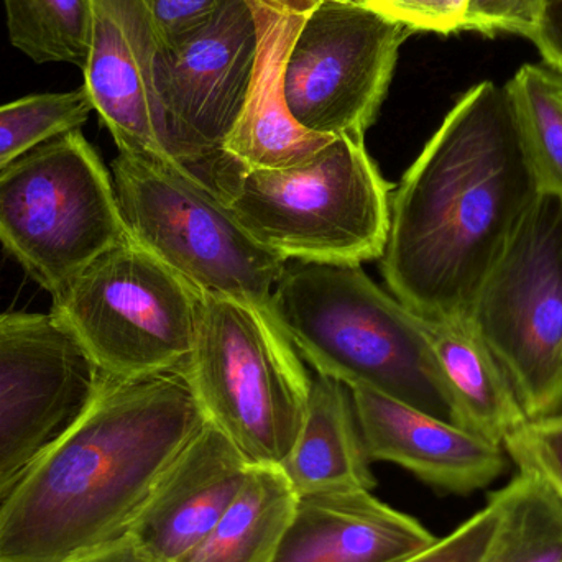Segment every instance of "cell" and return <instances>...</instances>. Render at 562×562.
Listing matches in <instances>:
<instances>
[{
	"instance_id": "11",
	"label": "cell",
	"mask_w": 562,
	"mask_h": 562,
	"mask_svg": "<svg viewBox=\"0 0 562 562\" xmlns=\"http://www.w3.org/2000/svg\"><path fill=\"white\" fill-rule=\"evenodd\" d=\"M257 58V26L247 0H220L200 30L158 48L157 91L165 148L200 178L243 115Z\"/></svg>"
},
{
	"instance_id": "25",
	"label": "cell",
	"mask_w": 562,
	"mask_h": 562,
	"mask_svg": "<svg viewBox=\"0 0 562 562\" xmlns=\"http://www.w3.org/2000/svg\"><path fill=\"white\" fill-rule=\"evenodd\" d=\"M518 472L537 475L562 501V413L528 419L504 445Z\"/></svg>"
},
{
	"instance_id": "32",
	"label": "cell",
	"mask_w": 562,
	"mask_h": 562,
	"mask_svg": "<svg viewBox=\"0 0 562 562\" xmlns=\"http://www.w3.org/2000/svg\"><path fill=\"white\" fill-rule=\"evenodd\" d=\"M562 412V362L560 370V379H558L557 392H554V413Z\"/></svg>"
},
{
	"instance_id": "28",
	"label": "cell",
	"mask_w": 562,
	"mask_h": 562,
	"mask_svg": "<svg viewBox=\"0 0 562 562\" xmlns=\"http://www.w3.org/2000/svg\"><path fill=\"white\" fill-rule=\"evenodd\" d=\"M468 2L469 0H367V5L403 23L412 32L449 35L462 30Z\"/></svg>"
},
{
	"instance_id": "13",
	"label": "cell",
	"mask_w": 562,
	"mask_h": 562,
	"mask_svg": "<svg viewBox=\"0 0 562 562\" xmlns=\"http://www.w3.org/2000/svg\"><path fill=\"white\" fill-rule=\"evenodd\" d=\"M158 48L154 23L142 0H94L82 88L111 132L119 154L180 167L165 148L157 91Z\"/></svg>"
},
{
	"instance_id": "15",
	"label": "cell",
	"mask_w": 562,
	"mask_h": 562,
	"mask_svg": "<svg viewBox=\"0 0 562 562\" xmlns=\"http://www.w3.org/2000/svg\"><path fill=\"white\" fill-rule=\"evenodd\" d=\"M252 464L207 422L165 472L127 531L148 553L180 562L216 527Z\"/></svg>"
},
{
	"instance_id": "22",
	"label": "cell",
	"mask_w": 562,
	"mask_h": 562,
	"mask_svg": "<svg viewBox=\"0 0 562 562\" xmlns=\"http://www.w3.org/2000/svg\"><path fill=\"white\" fill-rule=\"evenodd\" d=\"M504 510L482 562H562V501L537 475L518 472L501 488Z\"/></svg>"
},
{
	"instance_id": "9",
	"label": "cell",
	"mask_w": 562,
	"mask_h": 562,
	"mask_svg": "<svg viewBox=\"0 0 562 562\" xmlns=\"http://www.w3.org/2000/svg\"><path fill=\"white\" fill-rule=\"evenodd\" d=\"M528 418L557 415L562 362V201L538 194L468 314Z\"/></svg>"
},
{
	"instance_id": "14",
	"label": "cell",
	"mask_w": 562,
	"mask_h": 562,
	"mask_svg": "<svg viewBox=\"0 0 562 562\" xmlns=\"http://www.w3.org/2000/svg\"><path fill=\"white\" fill-rule=\"evenodd\" d=\"M370 461L392 462L449 494L491 485L507 465L502 446L369 389H349Z\"/></svg>"
},
{
	"instance_id": "23",
	"label": "cell",
	"mask_w": 562,
	"mask_h": 562,
	"mask_svg": "<svg viewBox=\"0 0 562 562\" xmlns=\"http://www.w3.org/2000/svg\"><path fill=\"white\" fill-rule=\"evenodd\" d=\"M13 48L36 65L82 69L91 46L94 0H2Z\"/></svg>"
},
{
	"instance_id": "19",
	"label": "cell",
	"mask_w": 562,
	"mask_h": 562,
	"mask_svg": "<svg viewBox=\"0 0 562 562\" xmlns=\"http://www.w3.org/2000/svg\"><path fill=\"white\" fill-rule=\"evenodd\" d=\"M344 383L317 375L293 451L281 471L297 495L329 491H373L375 477Z\"/></svg>"
},
{
	"instance_id": "10",
	"label": "cell",
	"mask_w": 562,
	"mask_h": 562,
	"mask_svg": "<svg viewBox=\"0 0 562 562\" xmlns=\"http://www.w3.org/2000/svg\"><path fill=\"white\" fill-rule=\"evenodd\" d=\"M412 30L357 0H317L284 66L294 121L317 135L363 140Z\"/></svg>"
},
{
	"instance_id": "16",
	"label": "cell",
	"mask_w": 562,
	"mask_h": 562,
	"mask_svg": "<svg viewBox=\"0 0 562 562\" xmlns=\"http://www.w3.org/2000/svg\"><path fill=\"white\" fill-rule=\"evenodd\" d=\"M257 26V58L243 115L224 155L246 168L283 170L316 157L337 137L301 127L284 98L291 43L317 0H247Z\"/></svg>"
},
{
	"instance_id": "20",
	"label": "cell",
	"mask_w": 562,
	"mask_h": 562,
	"mask_svg": "<svg viewBox=\"0 0 562 562\" xmlns=\"http://www.w3.org/2000/svg\"><path fill=\"white\" fill-rule=\"evenodd\" d=\"M296 498L281 468L252 465L216 527L180 562H273Z\"/></svg>"
},
{
	"instance_id": "7",
	"label": "cell",
	"mask_w": 562,
	"mask_h": 562,
	"mask_svg": "<svg viewBox=\"0 0 562 562\" xmlns=\"http://www.w3.org/2000/svg\"><path fill=\"white\" fill-rule=\"evenodd\" d=\"M127 236L112 175L81 128L0 175V246L52 296Z\"/></svg>"
},
{
	"instance_id": "24",
	"label": "cell",
	"mask_w": 562,
	"mask_h": 562,
	"mask_svg": "<svg viewBox=\"0 0 562 562\" xmlns=\"http://www.w3.org/2000/svg\"><path fill=\"white\" fill-rule=\"evenodd\" d=\"M92 111L85 88L30 94L0 105V175L36 145L81 128Z\"/></svg>"
},
{
	"instance_id": "12",
	"label": "cell",
	"mask_w": 562,
	"mask_h": 562,
	"mask_svg": "<svg viewBox=\"0 0 562 562\" xmlns=\"http://www.w3.org/2000/svg\"><path fill=\"white\" fill-rule=\"evenodd\" d=\"M101 380L52 313H0V498L85 412Z\"/></svg>"
},
{
	"instance_id": "5",
	"label": "cell",
	"mask_w": 562,
	"mask_h": 562,
	"mask_svg": "<svg viewBox=\"0 0 562 562\" xmlns=\"http://www.w3.org/2000/svg\"><path fill=\"white\" fill-rule=\"evenodd\" d=\"M187 373L207 422L250 464L286 462L313 379L270 307L203 294Z\"/></svg>"
},
{
	"instance_id": "21",
	"label": "cell",
	"mask_w": 562,
	"mask_h": 562,
	"mask_svg": "<svg viewBox=\"0 0 562 562\" xmlns=\"http://www.w3.org/2000/svg\"><path fill=\"white\" fill-rule=\"evenodd\" d=\"M538 191L562 201V75L525 65L504 86Z\"/></svg>"
},
{
	"instance_id": "33",
	"label": "cell",
	"mask_w": 562,
	"mask_h": 562,
	"mask_svg": "<svg viewBox=\"0 0 562 562\" xmlns=\"http://www.w3.org/2000/svg\"><path fill=\"white\" fill-rule=\"evenodd\" d=\"M360 2L367 3V0H360Z\"/></svg>"
},
{
	"instance_id": "2",
	"label": "cell",
	"mask_w": 562,
	"mask_h": 562,
	"mask_svg": "<svg viewBox=\"0 0 562 562\" xmlns=\"http://www.w3.org/2000/svg\"><path fill=\"white\" fill-rule=\"evenodd\" d=\"M206 423L187 370L102 375L85 412L0 498V562H71L124 537Z\"/></svg>"
},
{
	"instance_id": "17",
	"label": "cell",
	"mask_w": 562,
	"mask_h": 562,
	"mask_svg": "<svg viewBox=\"0 0 562 562\" xmlns=\"http://www.w3.org/2000/svg\"><path fill=\"white\" fill-rule=\"evenodd\" d=\"M438 541L370 491L297 495L273 562H405Z\"/></svg>"
},
{
	"instance_id": "26",
	"label": "cell",
	"mask_w": 562,
	"mask_h": 562,
	"mask_svg": "<svg viewBox=\"0 0 562 562\" xmlns=\"http://www.w3.org/2000/svg\"><path fill=\"white\" fill-rule=\"evenodd\" d=\"M504 502L501 491L494 492L488 504L469 518L449 537L436 541L431 548L405 562H482L501 524Z\"/></svg>"
},
{
	"instance_id": "34",
	"label": "cell",
	"mask_w": 562,
	"mask_h": 562,
	"mask_svg": "<svg viewBox=\"0 0 562 562\" xmlns=\"http://www.w3.org/2000/svg\"><path fill=\"white\" fill-rule=\"evenodd\" d=\"M357 2H360V0H357Z\"/></svg>"
},
{
	"instance_id": "1",
	"label": "cell",
	"mask_w": 562,
	"mask_h": 562,
	"mask_svg": "<svg viewBox=\"0 0 562 562\" xmlns=\"http://www.w3.org/2000/svg\"><path fill=\"white\" fill-rule=\"evenodd\" d=\"M538 194L507 91L469 89L392 193L390 293L425 319L468 317Z\"/></svg>"
},
{
	"instance_id": "4",
	"label": "cell",
	"mask_w": 562,
	"mask_h": 562,
	"mask_svg": "<svg viewBox=\"0 0 562 562\" xmlns=\"http://www.w3.org/2000/svg\"><path fill=\"white\" fill-rule=\"evenodd\" d=\"M198 181L286 262L362 266L382 259L393 187L363 140L334 138L306 164L283 170L246 168L223 154Z\"/></svg>"
},
{
	"instance_id": "18",
	"label": "cell",
	"mask_w": 562,
	"mask_h": 562,
	"mask_svg": "<svg viewBox=\"0 0 562 562\" xmlns=\"http://www.w3.org/2000/svg\"><path fill=\"white\" fill-rule=\"evenodd\" d=\"M425 330L451 396L454 425L504 445L530 418L497 357L469 317L425 319Z\"/></svg>"
},
{
	"instance_id": "8",
	"label": "cell",
	"mask_w": 562,
	"mask_h": 562,
	"mask_svg": "<svg viewBox=\"0 0 562 562\" xmlns=\"http://www.w3.org/2000/svg\"><path fill=\"white\" fill-rule=\"evenodd\" d=\"M112 181L128 236L201 294L270 307L286 260L254 239L180 167L119 154Z\"/></svg>"
},
{
	"instance_id": "6",
	"label": "cell",
	"mask_w": 562,
	"mask_h": 562,
	"mask_svg": "<svg viewBox=\"0 0 562 562\" xmlns=\"http://www.w3.org/2000/svg\"><path fill=\"white\" fill-rule=\"evenodd\" d=\"M201 296L127 236L53 294L49 313L102 375L134 380L188 369Z\"/></svg>"
},
{
	"instance_id": "27",
	"label": "cell",
	"mask_w": 562,
	"mask_h": 562,
	"mask_svg": "<svg viewBox=\"0 0 562 562\" xmlns=\"http://www.w3.org/2000/svg\"><path fill=\"white\" fill-rule=\"evenodd\" d=\"M543 0H469L462 30L482 35L514 33L533 40Z\"/></svg>"
},
{
	"instance_id": "29",
	"label": "cell",
	"mask_w": 562,
	"mask_h": 562,
	"mask_svg": "<svg viewBox=\"0 0 562 562\" xmlns=\"http://www.w3.org/2000/svg\"><path fill=\"white\" fill-rule=\"evenodd\" d=\"M160 48L170 49L193 35L213 15L220 0H142Z\"/></svg>"
},
{
	"instance_id": "31",
	"label": "cell",
	"mask_w": 562,
	"mask_h": 562,
	"mask_svg": "<svg viewBox=\"0 0 562 562\" xmlns=\"http://www.w3.org/2000/svg\"><path fill=\"white\" fill-rule=\"evenodd\" d=\"M71 562H165L158 560L154 554L148 553L142 548L131 535L125 533L124 537L91 551V553L82 554Z\"/></svg>"
},
{
	"instance_id": "30",
	"label": "cell",
	"mask_w": 562,
	"mask_h": 562,
	"mask_svg": "<svg viewBox=\"0 0 562 562\" xmlns=\"http://www.w3.org/2000/svg\"><path fill=\"white\" fill-rule=\"evenodd\" d=\"M531 42L540 49L544 63L562 75V0H543Z\"/></svg>"
},
{
	"instance_id": "3",
	"label": "cell",
	"mask_w": 562,
	"mask_h": 562,
	"mask_svg": "<svg viewBox=\"0 0 562 562\" xmlns=\"http://www.w3.org/2000/svg\"><path fill=\"white\" fill-rule=\"evenodd\" d=\"M270 310L317 375L454 423L425 319L373 283L362 266L286 263Z\"/></svg>"
}]
</instances>
